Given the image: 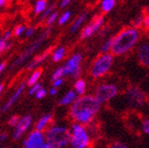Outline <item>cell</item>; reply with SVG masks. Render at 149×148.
Returning <instances> with one entry per match:
<instances>
[{
	"instance_id": "1",
	"label": "cell",
	"mask_w": 149,
	"mask_h": 148,
	"mask_svg": "<svg viewBox=\"0 0 149 148\" xmlns=\"http://www.w3.org/2000/svg\"><path fill=\"white\" fill-rule=\"evenodd\" d=\"M100 104L94 96L85 95L75 101L70 109V115L74 121L81 124H88L96 115Z\"/></svg>"
},
{
	"instance_id": "2",
	"label": "cell",
	"mask_w": 149,
	"mask_h": 148,
	"mask_svg": "<svg viewBox=\"0 0 149 148\" xmlns=\"http://www.w3.org/2000/svg\"><path fill=\"white\" fill-rule=\"evenodd\" d=\"M139 31L134 28L124 29L118 35L112 37L111 53L113 55H123L129 52L139 40Z\"/></svg>"
},
{
	"instance_id": "3",
	"label": "cell",
	"mask_w": 149,
	"mask_h": 148,
	"mask_svg": "<svg viewBox=\"0 0 149 148\" xmlns=\"http://www.w3.org/2000/svg\"><path fill=\"white\" fill-rule=\"evenodd\" d=\"M72 133L69 128L63 126H54L48 129L45 140L52 148H63L71 142Z\"/></svg>"
},
{
	"instance_id": "4",
	"label": "cell",
	"mask_w": 149,
	"mask_h": 148,
	"mask_svg": "<svg viewBox=\"0 0 149 148\" xmlns=\"http://www.w3.org/2000/svg\"><path fill=\"white\" fill-rule=\"evenodd\" d=\"M72 137L70 144L73 148H86L89 145L90 138L87 130L84 128L83 125L78 123L72 126Z\"/></svg>"
},
{
	"instance_id": "5",
	"label": "cell",
	"mask_w": 149,
	"mask_h": 148,
	"mask_svg": "<svg viewBox=\"0 0 149 148\" xmlns=\"http://www.w3.org/2000/svg\"><path fill=\"white\" fill-rule=\"evenodd\" d=\"M113 63V56L111 54H103L98 56L94 60V63L92 65L91 74L92 76L97 78V77L104 76L108 71L110 70Z\"/></svg>"
},
{
	"instance_id": "6",
	"label": "cell",
	"mask_w": 149,
	"mask_h": 148,
	"mask_svg": "<svg viewBox=\"0 0 149 148\" xmlns=\"http://www.w3.org/2000/svg\"><path fill=\"white\" fill-rule=\"evenodd\" d=\"M126 101L127 104L131 108L139 109L142 108L147 101V97L144 93V91L139 87L132 86L127 89L126 91Z\"/></svg>"
},
{
	"instance_id": "7",
	"label": "cell",
	"mask_w": 149,
	"mask_h": 148,
	"mask_svg": "<svg viewBox=\"0 0 149 148\" xmlns=\"http://www.w3.org/2000/svg\"><path fill=\"white\" fill-rule=\"evenodd\" d=\"M118 92V88L113 84H103L100 85L95 90L94 97L100 103H106L111 101L116 96Z\"/></svg>"
},
{
	"instance_id": "8",
	"label": "cell",
	"mask_w": 149,
	"mask_h": 148,
	"mask_svg": "<svg viewBox=\"0 0 149 148\" xmlns=\"http://www.w3.org/2000/svg\"><path fill=\"white\" fill-rule=\"evenodd\" d=\"M51 30H52V28H48V29H46L45 31L42 32V34L40 35L39 36V38L38 39H36L34 41V43H32L31 46L29 47V48L26 49V51L24 52H22L21 53V55H20L19 57H18L17 59L15 60V63L13 64V66H12V68H15V67H18L19 65H21L22 63H24V60L28 58L29 56H31L33 53H34L36 50H37L38 48L40 47V45L43 43V40L46 39L47 37H48V35L50 34V32H51Z\"/></svg>"
},
{
	"instance_id": "9",
	"label": "cell",
	"mask_w": 149,
	"mask_h": 148,
	"mask_svg": "<svg viewBox=\"0 0 149 148\" xmlns=\"http://www.w3.org/2000/svg\"><path fill=\"white\" fill-rule=\"evenodd\" d=\"M81 59H83V56L79 53L73 55L67 61L66 65L63 67L65 75H71L74 78H78L80 73H81V71H80V61H81Z\"/></svg>"
},
{
	"instance_id": "10",
	"label": "cell",
	"mask_w": 149,
	"mask_h": 148,
	"mask_svg": "<svg viewBox=\"0 0 149 148\" xmlns=\"http://www.w3.org/2000/svg\"><path fill=\"white\" fill-rule=\"evenodd\" d=\"M45 145V135L37 130L32 131L29 137L23 142L24 148H41Z\"/></svg>"
},
{
	"instance_id": "11",
	"label": "cell",
	"mask_w": 149,
	"mask_h": 148,
	"mask_svg": "<svg viewBox=\"0 0 149 148\" xmlns=\"http://www.w3.org/2000/svg\"><path fill=\"white\" fill-rule=\"evenodd\" d=\"M104 22V16L103 15H100V16H96L94 19L92 20L91 22L84 29L81 34H80V38L81 39H86V38H89L91 35H93L94 33L98 31L100 29V27L103 26Z\"/></svg>"
},
{
	"instance_id": "12",
	"label": "cell",
	"mask_w": 149,
	"mask_h": 148,
	"mask_svg": "<svg viewBox=\"0 0 149 148\" xmlns=\"http://www.w3.org/2000/svg\"><path fill=\"white\" fill-rule=\"evenodd\" d=\"M32 124V115L28 114V115H24L19 120L17 126H16V129L14 131V134H13V139L18 140L21 135H22L24 132H26L29 127Z\"/></svg>"
},
{
	"instance_id": "13",
	"label": "cell",
	"mask_w": 149,
	"mask_h": 148,
	"mask_svg": "<svg viewBox=\"0 0 149 148\" xmlns=\"http://www.w3.org/2000/svg\"><path fill=\"white\" fill-rule=\"evenodd\" d=\"M138 58L142 66L149 68V43H141L138 49Z\"/></svg>"
},
{
	"instance_id": "14",
	"label": "cell",
	"mask_w": 149,
	"mask_h": 148,
	"mask_svg": "<svg viewBox=\"0 0 149 148\" xmlns=\"http://www.w3.org/2000/svg\"><path fill=\"white\" fill-rule=\"evenodd\" d=\"M24 87H26V83L21 84V85L19 86L17 88V90L14 92V94L12 95L11 97H10V100L6 102V104L2 107V109H1V112H6V111H8L10 108H11L12 106L14 105V103L16 102V101L19 98V96L21 95V93H22L23 89H24Z\"/></svg>"
},
{
	"instance_id": "15",
	"label": "cell",
	"mask_w": 149,
	"mask_h": 148,
	"mask_svg": "<svg viewBox=\"0 0 149 148\" xmlns=\"http://www.w3.org/2000/svg\"><path fill=\"white\" fill-rule=\"evenodd\" d=\"M51 53V49H48L47 51H45L42 53V54H40V55H38L37 57H35L34 59L32 60L31 63L28 65V67H26V69H33V68H35V67H37L38 65H40V64L42 63L43 60H46L47 59V57L49 56V54Z\"/></svg>"
},
{
	"instance_id": "16",
	"label": "cell",
	"mask_w": 149,
	"mask_h": 148,
	"mask_svg": "<svg viewBox=\"0 0 149 148\" xmlns=\"http://www.w3.org/2000/svg\"><path fill=\"white\" fill-rule=\"evenodd\" d=\"M52 117H53L52 114H46V115H43V117H40L39 120H38V122L36 123V126H35L36 130L42 132V130H45L47 125H49L50 123H51Z\"/></svg>"
},
{
	"instance_id": "17",
	"label": "cell",
	"mask_w": 149,
	"mask_h": 148,
	"mask_svg": "<svg viewBox=\"0 0 149 148\" xmlns=\"http://www.w3.org/2000/svg\"><path fill=\"white\" fill-rule=\"evenodd\" d=\"M77 100V94L75 91H69L68 93L65 94V96H63V98L59 101L60 106H67L70 104H73L75 101Z\"/></svg>"
},
{
	"instance_id": "18",
	"label": "cell",
	"mask_w": 149,
	"mask_h": 148,
	"mask_svg": "<svg viewBox=\"0 0 149 148\" xmlns=\"http://www.w3.org/2000/svg\"><path fill=\"white\" fill-rule=\"evenodd\" d=\"M65 55H66V49L63 47H59L52 53V60L55 61V63L60 61L65 57Z\"/></svg>"
},
{
	"instance_id": "19",
	"label": "cell",
	"mask_w": 149,
	"mask_h": 148,
	"mask_svg": "<svg viewBox=\"0 0 149 148\" xmlns=\"http://www.w3.org/2000/svg\"><path fill=\"white\" fill-rule=\"evenodd\" d=\"M41 74H42V70H40V69L35 70V71L31 74V76H30L29 80H28V83H26V85H29L30 87L36 85V84H37V82H38V80H39L40 76H41Z\"/></svg>"
},
{
	"instance_id": "20",
	"label": "cell",
	"mask_w": 149,
	"mask_h": 148,
	"mask_svg": "<svg viewBox=\"0 0 149 148\" xmlns=\"http://www.w3.org/2000/svg\"><path fill=\"white\" fill-rule=\"evenodd\" d=\"M86 82L84 80H77L74 84V88H75V92L78 95H83L86 91Z\"/></svg>"
},
{
	"instance_id": "21",
	"label": "cell",
	"mask_w": 149,
	"mask_h": 148,
	"mask_svg": "<svg viewBox=\"0 0 149 148\" xmlns=\"http://www.w3.org/2000/svg\"><path fill=\"white\" fill-rule=\"evenodd\" d=\"M86 18H87V14H86V13H84V14H81L79 17L77 18V19L75 20V22L72 24V28H71L72 33H74L75 31H77L78 29L81 27V24L84 23V21L86 20Z\"/></svg>"
},
{
	"instance_id": "22",
	"label": "cell",
	"mask_w": 149,
	"mask_h": 148,
	"mask_svg": "<svg viewBox=\"0 0 149 148\" xmlns=\"http://www.w3.org/2000/svg\"><path fill=\"white\" fill-rule=\"evenodd\" d=\"M47 10V1L46 0H38L37 2L35 3V9L34 13L35 14H41Z\"/></svg>"
},
{
	"instance_id": "23",
	"label": "cell",
	"mask_w": 149,
	"mask_h": 148,
	"mask_svg": "<svg viewBox=\"0 0 149 148\" xmlns=\"http://www.w3.org/2000/svg\"><path fill=\"white\" fill-rule=\"evenodd\" d=\"M115 6V1L114 0H103L102 1V11L105 12V13H108V12L111 11Z\"/></svg>"
},
{
	"instance_id": "24",
	"label": "cell",
	"mask_w": 149,
	"mask_h": 148,
	"mask_svg": "<svg viewBox=\"0 0 149 148\" xmlns=\"http://www.w3.org/2000/svg\"><path fill=\"white\" fill-rule=\"evenodd\" d=\"M63 75H65V73H63V67H60V68L56 69V70L53 72V74H52V80H53V82L61 80Z\"/></svg>"
},
{
	"instance_id": "25",
	"label": "cell",
	"mask_w": 149,
	"mask_h": 148,
	"mask_svg": "<svg viewBox=\"0 0 149 148\" xmlns=\"http://www.w3.org/2000/svg\"><path fill=\"white\" fill-rule=\"evenodd\" d=\"M70 17H71V12L70 11L65 12V13L60 16L59 20H58V24H60V26H61V24H65V23L70 19Z\"/></svg>"
},
{
	"instance_id": "26",
	"label": "cell",
	"mask_w": 149,
	"mask_h": 148,
	"mask_svg": "<svg viewBox=\"0 0 149 148\" xmlns=\"http://www.w3.org/2000/svg\"><path fill=\"white\" fill-rule=\"evenodd\" d=\"M111 46H112V38H110V39L107 40L106 43L103 45V47H102V50H100L102 53H104V54L108 53L109 50H111Z\"/></svg>"
},
{
	"instance_id": "27",
	"label": "cell",
	"mask_w": 149,
	"mask_h": 148,
	"mask_svg": "<svg viewBox=\"0 0 149 148\" xmlns=\"http://www.w3.org/2000/svg\"><path fill=\"white\" fill-rule=\"evenodd\" d=\"M143 20H144V16L143 15H140V16H138V17L135 18L134 21H133V28L134 29H140L143 27Z\"/></svg>"
},
{
	"instance_id": "28",
	"label": "cell",
	"mask_w": 149,
	"mask_h": 148,
	"mask_svg": "<svg viewBox=\"0 0 149 148\" xmlns=\"http://www.w3.org/2000/svg\"><path fill=\"white\" fill-rule=\"evenodd\" d=\"M26 26H24V24H20V26H18V27H16V28H15L14 35L18 37V36H20L21 34H23V33H26Z\"/></svg>"
},
{
	"instance_id": "29",
	"label": "cell",
	"mask_w": 149,
	"mask_h": 148,
	"mask_svg": "<svg viewBox=\"0 0 149 148\" xmlns=\"http://www.w3.org/2000/svg\"><path fill=\"white\" fill-rule=\"evenodd\" d=\"M54 8H55L54 4H52V6H50L49 8H48V9H47L46 11H45V12L42 13V15H41V19H45V18L49 17L50 15L52 14V12L54 11Z\"/></svg>"
},
{
	"instance_id": "30",
	"label": "cell",
	"mask_w": 149,
	"mask_h": 148,
	"mask_svg": "<svg viewBox=\"0 0 149 148\" xmlns=\"http://www.w3.org/2000/svg\"><path fill=\"white\" fill-rule=\"evenodd\" d=\"M20 117H18V115H13V117H10L9 120V125L12 126V127H16L18 124V122H19Z\"/></svg>"
},
{
	"instance_id": "31",
	"label": "cell",
	"mask_w": 149,
	"mask_h": 148,
	"mask_svg": "<svg viewBox=\"0 0 149 148\" xmlns=\"http://www.w3.org/2000/svg\"><path fill=\"white\" fill-rule=\"evenodd\" d=\"M57 16H58V14L56 13V12L52 13L49 17H48V20H47V23H48V26H51V24H53V23H54V21L56 20V18H57Z\"/></svg>"
},
{
	"instance_id": "32",
	"label": "cell",
	"mask_w": 149,
	"mask_h": 148,
	"mask_svg": "<svg viewBox=\"0 0 149 148\" xmlns=\"http://www.w3.org/2000/svg\"><path fill=\"white\" fill-rule=\"evenodd\" d=\"M142 129H143V131L145 132V133L149 135V117H148V119H146V120L143 121V124H142Z\"/></svg>"
},
{
	"instance_id": "33",
	"label": "cell",
	"mask_w": 149,
	"mask_h": 148,
	"mask_svg": "<svg viewBox=\"0 0 149 148\" xmlns=\"http://www.w3.org/2000/svg\"><path fill=\"white\" fill-rule=\"evenodd\" d=\"M42 88V86H41V84H36V85H34V86H32L31 87V89H30V91H29V94L30 95H32V94H35L36 92L39 90V89H41Z\"/></svg>"
},
{
	"instance_id": "34",
	"label": "cell",
	"mask_w": 149,
	"mask_h": 148,
	"mask_svg": "<svg viewBox=\"0 0 149 148\" xmlns=\"http://www.w3.org/2000/svg\"><path fill=\"white\" fill-rule=\"evenodd\" d=\"M46 94H47V91H46V89H39L36 93H35V97L36 98H38V100H40V98H43V97L46 96Z\"/></svg>"
},
{
	"instance_id": "35",
	"label": "cell",
	"mask_w": 149,
	"mask_h": 148,
	"mask_svg": "<svg viewBox=\"0 0 149 148\" xmlns=\"http://www.w3.org/2000/svg\"><path fill=\"white\" fill-rule=\"evenodd\" d=\"M109 148H128V146L122 142H114L109 146Z\"/></svg>"
},
{
	"instance_id": "36",
	"label": "cell",
	"mask_w": 149,
	"mask_h": 148,
	"mask_svg": "<svg viewBox=\"0 0 149 148\" xmlns=\"http://www.w3.org/2000/svg\"><path fill=\"white\" fill-rule=\"evenodd\" d=\"M143 27L146 30H149V15L144 16V20H143Z\"/></svg>"
},
{
	"instance_id": "37",
	"label": "cell",
	"mask_w": 149,
	"mask_h": 148,
	"mask_svg": "<svg viewBox=\"0 0 149 148\" xmlns=\"http://www.w3.org/2000/svg\"><path fill=\"white\" fill-rule=\"evenodd\" d=\"M6 40H4L3 38H0V54L3 51H6Z\"/></svg>"
},
{
	"instance_id": "38",
	"label": "cell",
	"mask_w": 149,
	"mask_h": 148,
	"mask_svg": "<svg viewBox=\"0 0 149 148\" xmlns=\"http://www.w3.org/2000/svg\"><path fill=\"white\" fill-rule=\"evenodd\" d=\"M63 80L61 78V80H55V82H53V88H57V87H59L61 84H63Z\"/></svg>"
},
{
	"instance_id": "39",
	"label": "cell",
	"mask_w": 149,
	"mask_h": 148,
	"mask_svg": "<svg viewBox=\"0 0 149 148\" xmlns=\"http://www.w3.org/2000/svg\"><path fill=\"white\" fill-rule=\"evenodd\" d=\"M11 35H12V32L11 31H6V33H4V36H3L2 38L4 40H6V41H8V40L11 38Z\"/></svg>"
},
{
	"instance_id": "40",
	"label": "cell",
	"mask_w": 149,
	"mask_h": 148,
	"mask_svg": "<svg viewBox=\"0 0 149 148\" xmlns=\"http://www.w3.org/2000/svg\"><path fill=\"white\" fill-rule=\"evenodd\" d=\"M33 33H34V28H29V29H26V37H30L31 35H33Z\"/></svg>"
},
{
	"instance_id": "41",
	"label": "cell",
	"mask_w": 149,
	"mask_h": 148,
	"mask_svg": "<svg viewBox=\"0 0 149 148\" xmlns=\"http://www.w3.org/2000/svg\"><path fill=\"white\" fill-rule=\"evenodd\" d=\"M69 3H70V0H63V1H61V3H60V8H65V6H67Z\"/></svg>"
},
{
	"instance_id": "42",
	"label": "cell",
	"mask_w": 149,
	"mask_h": 148,
	"mask_svg": "<svg viewBox=\"0 0 149 148\" xmlns=\"http://www.w3.org/2000/svg\"><path fill=\"white\" fill-rule=\"evenodd\" d=\"M6 64L4 63V61H3V63H1V64H0V74L2 73V72H3V70H4V69H6Z\"/></svg>"
},
{
	"instance_id": "43",
	"label": "cell",
	"mask_w": 149,
	"mask_h": 148,
	"mask_svg": "<svg viewBox=\"0 0 149 148\" xmlns=\"http://www.w3.org/2000/svg\"><path fill=\"white\" fill-rule=\"evenodd\" d=\"M56 93H57V89L56 88H52L51 90H50V94H51V95H55Z\"/></svg>"
},
{
	"instance_id": "44",
	"label": "cell",
	"mask_w": 149,
	"mask_h": 148,
	"mask_svg": "<svg viewBox=\"0 0 149 148\" xmlns=\"http://www.w3.org/2000/svg\"><path fill=\"white\" fill-rule=\"evenodd\" d=\"M6 4V0H0V8H2Z\"/></svg>"
},
{
	"instance_id": "45",
	"label": "cell",
	"mask_w": 149,
	"mask_h": 148,
	"mask_svg": "<svg viewBox=\"0 0 149 148\" xmlns=\"http://www.w3.org/2000/svg\"><path fill=\"white\" fill-rule=\"evenodd\" d=\"M6 133H2L1 135H0V140H2V141H3V140H6Z\"/></svg>"
},
{
	"instance_id": "46",
	"label": "cell",
	"mask_w": 149,
	"mask_h": 148,
	"mask_svg": "<svg viewBox=\"0 0 149 148\" xmlns=\"http://www.w3.org/2000/svg\"><path fill=\"white\" fill-rule=\"evenodd\" d=\"M41 148H52V147H51V146H50V145H48L47 143H45V145H43Z\"/></svg>"
},
{
	"instance_id": "47",
	"label": "cell",
	"mask_w": 149,
	"mask_h": 148,
	"mask_svg": "<svg viewBox=\"0 0 149 148\" xmlns=\"http://www.w3.org/2000/svg\"><path fill=\"white\" fill-rule=\"evenodd\" d=\"M2 90H3V85H2V84H0V94H1Z\"/></svg>"
},
{
	"instance_id": "48",
	"label": "cell",
	"mask_w": 149,
	"mask_h": 148,
	"mask_svg": "<svg viewBox=\"0 0 149 148\" xmlns=\"http://www.w3.org/2000/svg\"><path fill=\"white\" fill-rule=\"evenodd\" d=\"M146 12H147V15H149V6L146 9Z\"/></svg>"
},
{
	"instance_id": "49",
	"label": "cell",
	"mask_w": 149,
	"mask_h": 148,
	"mask_svg": "<svg viewBox=\"0 0 149 148\" xmlns=\"http://www.w3.org/2000/svg\"><path fill=\"white\" fill-rule=\"evenodd\" d=\"M147 103H148V106H149V94H148V96H147Z\"/></svg>"
}]
</instances>
